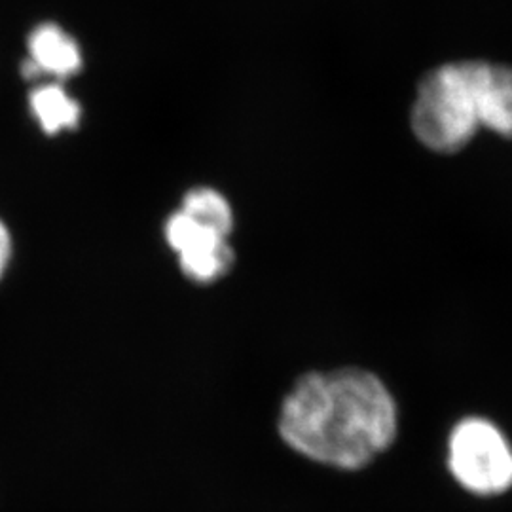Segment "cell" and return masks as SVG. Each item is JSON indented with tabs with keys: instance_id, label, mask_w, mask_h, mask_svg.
Instances as JSON below:
<instances>
[{
	"instance_id": "6da1fadb",
	"label": "cell",
	"mask_w": 512,
	"mask_h": 512,
	"mask_svg": "<svg viewBox=\"0 0 512 512\" xmlns=\"http://www.w3.org/2000/svg\"><path fill=\"white\" fill-rule=\"evenodd\" d=\"M277 435L298 458L340 473L368 469L401 435V406L376 372L361 366L300 376L277 410Z\"/></svg>"
},
{
	"instance_id": "7a4b0ae2",
	"label": "cell",
	"mask_w": 512,
	"mask_h": 512,
	"mask_svg": "<svg viewBox=\"0 0 512 512\" xmlns=\"http://www.w3.org/2000/svg\"><path fill=\"white\" fill-rule=\"evenodd\" d=\"M511 109L512 78L505 65L458 61L423 76L410 122L423 147L454 154L480 129L495 133Z\"/></svg>"
},
{
	"instance_id": "3957f363",
	"label": "cell",
	"mask_w": 512,
	"mask_h": 512,
	"mask_svg": "<svg viewBox=\"0 0 512 512\" xmlns=\"http://www.w3.org/2000/svg\"><path fill=\"white\" fill-rule=\"evenodd\" d=\"M444 465L463 494L497 499L512 492V439L490 416L467 414L454 421Z\"/></svg>"
},
{
	"instance_id": "277c9868",
	"label": "cell",
	"mask_w": 512,
	"mask_h": 512,
	"mask_svg": "<svg viewBox=\"0 0 512 512\" xmlns=\"http://www.w3.org/2000/svg\"><path fill=\"white\" fill-rule=\"evenodd\" d=\"M29 55L23 61V76L38 78L42 74L69 78L82 69V52L67 31L55 23H42L27 40Z\"/></svg>"
},
{
	"instance_id": "5b68a950",
	"label": "cell",
	"mask_w": 512,
	"mask_h": 512,
	"mask_svg": "<svg viewBox=\"0 0 512 512\" xmlns=\"http://www.w3.org/2000/svg\"><path fill=\"white\" fill-rule=\"evenodd\" d=\"M29 105L40 128L48 135L76 128L82 116L80 105L59 84H46L33 90Z\"/></svg>"
},
{
	"instance_id": "8992f818",
	"label": "cell",
	"mask_w": 512,
	"mask_h": 512,
	"mask_svg": "<svg viewBox=\"0 0 512 512\" xmlns=\"http://www.w3.org/2000/svg\"><path fill=\"white\" fill-rule=\"evenodd\" d=\"M183 274L194 283H213L234 264V251L226 238H211L179 255Z\"/></svg>"
},
{
	"instance_id": "52a82bcc",
	"label": "cell",
	"mask_w": 512,
	"mask_h": 512,
	"mask_svg": "<svg viewBox=\"0 0 512 512\" xmlns=\"http://www.w3.org/2000/svg\"><path fill=\"white\" fill-rule=\"evenodd\" d=\"M181 211L200 226L228 238L234 228V213L226 198L213 188H194L186 192Z\"/></svg>"
},
{
	"instance_id": "ba28073f",
	"label": "cell",
	"mask_w": 512,
	"mask_h": 512,
	"mask_svg": "<svg viewBox=\"0 0 512 512\" xmlns=\"http://www.w3.org/2000/svg\"><path fill=\"white\" fill-rule=\"evenodd\" d=\"M10 256H12V238H10V232H8L6 224L0 220V279L8 268Z\"/></svg>"
}]
</instances>
